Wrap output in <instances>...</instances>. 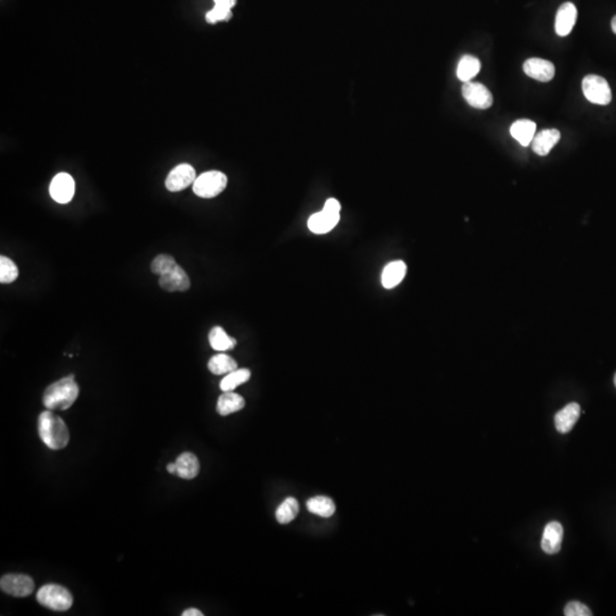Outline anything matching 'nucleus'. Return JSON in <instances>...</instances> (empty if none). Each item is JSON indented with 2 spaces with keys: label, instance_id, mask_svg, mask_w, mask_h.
Here are the masks:
<instances>
[{
  "label": "nucleus",
  "instance_id": "f257e3e1",
  "mask_svg": "<svg viewBox=\"0 0 616 616\" xmlns=\"http://www.w3.org/2000/svg\"><path fill=\"white\" fill-rule=\"evenodd\" d=\"M151 270L159 275V285L168 292L186 291L191 287L190 277L170 255H159L151 263Z\"/></svg>",
  "mask_w": 616,
  "mask_h": 616
},
{
  "label": "nucleus",
  "instance_id": "f03ea898",
  "mask_svg": "<svg viewBox=\"0 0 616 616\" xmlns=\"http://www.w3.org/2000/svg\"><path fill=\"white\" fill-rule=\"evenodd\" d=\"M78 396V383L75 376L71 374L48 386L47 389L44 390L42 402L47 410H68Z\"/></svg>",
  "mask_w": 616,
  "mask_h": 616
},
{
  "label": "nucleus",
  "instance_id": "7ed1b4c3",
  "mask_svg": "<svg viewBox=\"0 0 616 616\" xmlns=\"http://www.w3.org/2000/svg\"><path fill=\"white\" fill-rule=\"evenodd\" d=\"M38 431L41 441L51 450L64 448L70 441L68 426L51 410L44 411L39 415Z\"/></svg>",
  "mask_w": 616,
  "mask_h": 616
},
{
  "label": "nucleus",
  "instance_id": "20e7f679",
  "mask_svg": "<svg viewBox=\"0 0 616 616\" xmlns=\"http://www.w3.org/2000/svg\"><path fill=\"white\" fill-rule=\"evenodd\" d=\"M37 600L46 608L56 611V612H64V611L71 608L73 597L68 589H65L62 585L51 583V585H46L39 589Z\"/></svg>",
  "mask_w": 616,
  "mask_h": 616
},
{
  "label": "nucleus",
  "instance_id": "39448f33",
  "mask_svg": "<svg viewBox=\"0 0 616 616\" xmlns=\"http://www.w3.org/2000/svg\"><path fill=\"white\" fill-rule=\"evenodd\" d=\"M227 186V177L222 171L211 170L203 172L195 179L193 192L203 198H215Z\"/></svg>",
  "mask_w": 616,
  "mask_h": 616
},
{
  "label": "nucleus",
  "instance_id": "423d86ee",
  "mask_svg": "<svg viewBox=\"0 0 616 616\" xmlns=\"http://www.w3.org/2000/svg\"><path fill=\"white\" fill-rule=\"evenodd\" d=\"M582 90L589 102L607 105L612 101V90L605 78L589 75L582 80Z\"/></svg>",
  "mask_w": 616,
  "mask_h": 616
},
{
  "label": "nucleus",
  "instance_id": "0eeeda50",
  "mask_svg": "<svg viewBox=\"0 0 616 616\" xmlns=\"http://www.w3.org/2000/svg\"><path fill=\"white\" fill-rule=\"evenodd\" d=\"M462 95L465 102L475 109H489L493 104L492 92L479 82H465L462 86Z\"/></svg>",
  "mask_w": 616,
  "mask_h": 616
},
{
  "label": "nucleus",
  "instance_id": "6e6552de",
  "mask_svg": "<svg viewBox=\"0 0 616 616\" xmlns=\"http://www.w3.org/2000/svg\"><path fill=\"white\" fill-rule=\"evenodd\" d=\"M0 588L7 595L27 597L34 592V582L29 575L6 574L0 580Z\"/></svg>",
  "mask_w": 616,
  "mask_h": 616
},
{
  "label": "nucleus",
  "instance_id": "1a4fd4ad",
  "mask_svg": "<svg viewBox=\"0 0 616 616\" xmlns=\"http://www.w3.org/2000/svg\"><path fill=\"white\" fill-rule=\"evenodd\" d=\"M196 179L194 168L191 164H181L175 167L169 172L166 179V188L168 191L179 192L188 188L190 185L194 184Z\"/></svg>",
  "mask_w": 616,
  "mask_h": 616
},
{
  "label": "nucleus",
  "instance_id": "9d476101",
  "mask_svg": "<svg viewBox=\"0 0 616 616\" xmlns=\"http://www.w3.org/2000/svg\"><path fill=\"white\" fill-rule=\"evenodd\" d=\"M75 184L71 175L66 172H61L56 175L51 185H49V193L54 201L58 203H68L75 195Z\"/></svg>",
  "mask_w": 616,
  "mask_h": 616
},
{
  "label": "nucleus",
  "instance_id": "9b49d317",
  "mask_svg": "<svg viewBox=\"0 0 616 616\" xmlns=\"http://www.w3.org/2000/svg\"><path fill=\"white\" fill-rule=\"evenodd\" d=\"M578 18V10L574 3H564L557 10L554 20V30L559 37H566L571 34Z\"/></svg>",
  "mask_w": 616,
  "mask_h": 616
},
{
  "label": "nucleus",
  "instance_id": "f8f14e48",
  "mask_svg": "<svg viewBox=\"0 0 616 616\" xmlns=\"http://www.w3.org/2000/svg\"><path fill=\"white\" fill-rule=\"evenodd\" d=\"M524 72L537 81L548 82L554 77V65L542 58H528L523 65Z\"/></svg>",
  "mask_w": 616,
  "mask_h": 616
},
{
  "label": "nucleus",
  "instance_id": "ddd939ff",
  "mask_svg": "<svg viewBox=\"0 0 616 616\" xmlns=\"http://www.w3.org/2000/svg\"><path fill=\"white\" fill-rule=\"evenodd\" d=\"M564 537V528L558 522H550L544 527L543 535L541 540V548L548 554H556L561 551V542Z\"/></svg>",
  "mask_w": 616,
  "mask_h": 616
},
{
  "label": "nucleus",
  "instance_id": "4468645a",
  "mask_svg": "<svg viewBox=\"0 0 616 616\" xmlns=\"http://www.w3.org/2000/svg\"><path fill=\"white\" fill-rule=\"evenodd\" d=\"M340 220V214L322 210L311 215L308 219V229L315 234H325L335 229Z\"/></svg>",
  "mask_w": 616,
  "mask_h": 616
},
{
  "label": "nucleus",
  "instance_id": "2eb2a0df",
  "mask_svg": "<svg viewBox=\"0 0 616 616\" xmlns=\"http://www.w3.org/2000/svg\"><path fill=\"white\" fill-rule=\"evenodd\" d=\"M581 414V407L578 403H569L563 407L556 415H554V426L561 434H566L574 427L576 421Z\"/></svg>",
  "mask_w": 616,
  "mask_h": 616
},
{
  "label": "nucleus",
  "instance_id": "dca6fc26",
  "mask_svg": "<svg viewBox=\"0 0 616 616\" xmlns=\"http://www.w3.org/2000/svg\"><path fill=\"white\" fill-rule=\"evenodd\" d=\"M561 140V133L557 129H543L535 133L532 140V147L537 155L544 157L550 153L551 149Z\"/></svg>",
  "mask_w": 616,
  "mask_h": 616
},
{
  "label": "nucleus",
  "instance_id": "f3484780",
  "mask_svg": "<svg viewBox=\"0 0 616 616\" xmlns=\"http://www.w3.org/2000/svg\"><path fill=\"white\" fill-rule=\"evenodd\" d=\"M407 274V265L402 260L387 264L381 274V283L386 289H393L403 281Z\"/></svg>",
  "mask_w": 616,
  "mask_h": 616
},
{
  "label": "nucleus",
  "instance_id": "a211bd4d",
  "mask_svg": "<svg viewBox=\"0 0 616 616\" xmlns=\"http://www.w3.org/2000/svg\"><path fill=\"white\" fill-rule=\"evenodd\" d=\"M537 133V125L532 120L519 119L510 127V135L519 142L520 145L528 146Z\"/></svg>",
  "mask_w": 616,
  "mask_h": 616
},
{
  "label": "nucleus",
  "instance_id": "6ab92c4d",
  "mask_svg": "<svg viewBox=\"0 0 616 616\" xmlns=\"http://www.w3.org/2000/svg\"><path fill=\"white\" fill-rule=\"evenodd\" d=\"M175 463H176V475L179 476L181 478H195L200 472V462L191 452L181 453L176 459Z\"/></svg>",
  "mask_w": 616,
  "mask_h": 616
},
{
  "label": "nucleus",
  "instance_id": "aec40b11",
  "mask_svg": "<svg viewBox=\"0 0 616 616\" xmlns=\"http://www.w3.org/2000/svg\"><path fill=\"white\" fill-rule=\"evenodd\" d=\"M244 405L246 402L241 395L234 392H224L217 402V412L220 415H229L242 410Z\"/></svg>",
  "mask_w": 616,
  "mask_h": 616
},
{
  "label": "nucleus",
  "instance_id": "412c9836",
  "mask_svg": "<svg viewBox=\"0 0 616 616\" xmlns=\"http://www.w3.org/2000/svg\"><path fill=\"white\" fill-rule=\"evenodd\" d=\"M479 71H480V62L478 58L472 55H465L459 62L457 75L459 80L468 82L472 81V78H475Z\"/></svg>",
  "mask_w": 616,
  "mask_h": 616
},
{
  "label": "nucleus",
  "instance_id": "4be33fe9",
  "mask_svg": "<svg viewBox=\"0 0 616 616\" xmlns=\"http://www.w3.org/2000/svg\"><path fill=\"white\" fill-rule=\"evenodd\" d=\"M209 344L212 349L217 352H226L235 348L236 340L229 337L224 329L220 326H214L209 332Z\"/></svg>",
  "mask_w": 616,
  "mask_h": 616
},
{
  "label": "nucleus",
  "instance_id": "5701e85b",
  "mask_svg": "<svg viewBox=\"0 0 616 616\" xmlns=\"http://www.w3.org/2000/svg\"><path fill=\"white\" fill-rule=\"evenodd\" d=\"M308 511L318 516L329 518L331 517L335 511V504L333 500L329 496H318L311 498L306 502Z\"/></svg>",
  "mask_w": 616,
  "mask_h": 616
},
{
  "label": "nucleus",
  "instance_id": "b1692460",
  "mask_svg": "<svg viewBox=\"0 0 616 616\" xmlns=\"http://www.w3.org/2000/svg\"><path fill=\"white\" fill-rule=\"evenodd\" d=\"M208 369L212 374L222 376L238 369V363L227 354H217L209 359Z\"/></svg>",
  "mask_w": 616,
  "mask_h": 616
},
{
  "label": "nucleus",
  "instance_id": "393cba45",
  "mask_svg": "<svg viewBox=\"0 0 616 616\" xmlns=\"http://www.w3.org/2000/svg\"><path fill=\"white\" fill-rule=\"evenodd\" d=\"M251 376V372L248 369H236L232 372L227 373L224 379L220 381V389L222 392H233V390L246 383Z\"/></svg>",
  "mask_w": 616,
  "mask_h": 616
},
{
  "label": "nucleus",
  "instance_id": "a878e982",
  "mask_svg": "<svg viewBox=\"0 0 616 616\" xmlns=\"http://www.w3.org/2000/svg\"><path fill=\"white\" fill-rule=\"evenodd\" d=\"M299 503L294 498H287L280 506H277V520L280 524H289L298 516Z\"/></svg>",
  "mask_w": 616,
  "mask_h": 616
},
{
  "label": "nucleus",
  "instance_id": "bb28decb",
  "mask_svg": "<svg viewBox=\"0 0 616 616\" xmlns=\"http://www.w3.org/2000/svg\"><path fill=\"white\" fill-rule=\"evenodd\" d=\"M18 277L16 264L8 257H0V282L3 284L12 283Z\"/></svg>",
  "mask_w": 616,
  "mask_h": 616
},
{
  "label": "nucleus",
  "instance_id": "cd10ccee",
  "mask_svg": "<svg viewBox=\"0 0 616 616\" xmlns=\"http://www.w3.org/2000/svg\"><path fill=\"white\" fill-rule=\"evenodd\" d=\"M232 15V10L226 8V7L219 6V5H215V7L211 10H209L208 13L205 14V20H207L208 23L215 24L219 21L231 20Z\"/></svg>",
  "mask_w": 616,
  "mask_h": 616
},
{
  "label": "nucleus",
  "instance_id": "c85d7f7f",
  "mask_svg": "<svg viewBox=\"0 0 616 616\" xmlns=\"http://www.w3.org/2000/svg\"><path fill=\"white\" fill-rule=\"evenodd\" d=\"M564 614L566 616H591L592 612L582 602H569L565 606Z\"/></svg>",
  "mask_w": 616,
  "mask_h": 616
},
{
  "label": "nucleus",
  "instance_id": "c756f323",
  "mask_svg": "<svg viewBox=\"0 0 616 616\" xmlns=\"http://www.w3.org/2000/svg\"><path fill=\"white\" fill-rule=\"evenodd\" d=\"M324 210H328L330 212H335V214H340V209H342V205H340V202L337 200V198H329L325 202L324 205Z\"/></svg>",
  "mask_w": 616,
  "mask_h": 616
},
{
  "label": "nucleus",
  "instance_id": "7c9ffc66",
  "mask_svg": "<svg viewBox=\"0 0 616 616\" xmlns=\"http://www.w3.org/2000/svg\"><path fill=\"white\" fill-rule=\"evenodd\" d=\"M214 1H215V5H219V6L226 7V8L232 10L233 7L235 6L238 0H214Z\"/></svg>",
  "mask_w": 616,
  "mask_h": 616
},
{
  "label": "nucleus",
  "instance_id": "2f4dec72",
  "mask_svg": "<svg viewBox=\"0 0 616 616\" xmlns=\"http://www.w3.org/2000/svg\"><path fill=\"white\" fill-rule=\"evenodd\" d=\"M183 616H203V613L200 612L198 609L196 608H188L186 611L183 612L181 614Z\"/></svg>",
  "mask_w": 616,
  "mask_h": 616
},
{
  "label": "nucleus",
  "instance_id": "473e14b6",
  "mask_svg": "<svg viewBox=\"0 0 616 616\" xmlns=\"http://www.w3.org/2000/svg\"><path fill=\"white\" fill-rule=\"evenodd\" d=\"M168 472H170V474H175L176 475V463H169L167 465Z\"/></svg>",
  "mask_w": 616,
  "mask_h": 616
},
{
  "label": "nucleus",
  "instance_id": "72a5a7b5",
  "mask_svg": "<svg viewBox=\"0 0 616 616\" xmlns=\"http://www.w3.org/2000/svg\"><path fill=\"white\" fill-rule=\"evenodd\" d=\"M612 30H613V32H614V34H616V15H615V16L613 17Z\"/></svg>",
  "mask_w": 616,
  "mask_h": 616
},
{
  "label": "nucleus",
  "instance_id": "f704fd0d",
  "mask_svg": "<svg viewBox=\"0 0 616 616\" xmlns=\"http://www.w3.org/2000/svg\"><path fill=\"white\" fill-rule=\"evenodd\" d=\"M614 383H615V387H616V374H615V376H614Z\"/></svg>",
  "mask_w": 616,
  "mask_h": 616
}]
</instances>
